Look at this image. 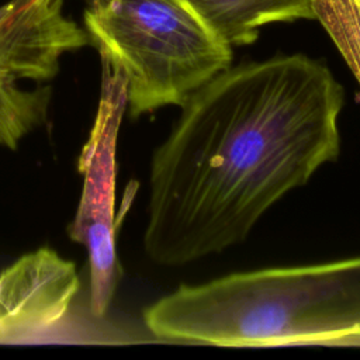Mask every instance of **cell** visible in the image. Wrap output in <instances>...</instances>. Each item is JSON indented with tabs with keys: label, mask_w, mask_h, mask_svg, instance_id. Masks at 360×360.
<instances>
[{
	"label": "cell",
	"mask_w": 360,
	"mask_h": 360,
	"mask_svg": "<svg viewBox=\"0 0 360 360\" xmlns=\"http://www.w3.org/2000/svg\"><path fill=\"white\" fill-rule=\"evenodd\" d=\"M124 73L101 59L100 98L77 170L83 174L79 207L69 225V238L87 250L90 271V309L97 318L108 311L122 270L115 249L117 141L127 110Z\"/></svg>",
	"instance_id": "cell-5"
},
{
	"label": "cell",
	"mask_w": 360,
	"mask_h": 360,
	"mask_svg": "<svg viewBox=\"0 0 360 360\" xmlns=\"http://www.w3.org/2000/svg\"><path fill=\"white\" fill-rule=\"evenodd\" d=\"M65 0H11L0 7V146L15 150L49 114L52 80L65 53L90 44L63 14Z\"/></svg>",
	"instance_id": "cell-4"
},
{
	"label": "cell",
	"mask_w": 360,
	"mask_h": 360,
	"mask_svg": "<svg viewBox=\"0 0 360 360\" xmlns=\"http://www.w3.org/2000/svg\"><path fill=\"white\" fill-rule=\"evenodd\" d=\"M143 322L162 339L224 347L360 345V257L180 285Z\"/></svg>",
	"instance_id": "cell-2"
},
{
	"label": "cell",
	"mask_w": 360,
	"mask_h": 360,
	"mask_svg": "<svg viewBox=\"0 0 360 360\" xmlns=\"http://www.w3.org/2000/svg\"><path fill=\"white\" fill-rule=\"evenodd\" d=\"M231 48L249 45L263 25L315 18L311 0H186Z\"/></svg>",
	"instance_id": "cell-7"
},
{
	"label": "cell",
	"mask_w": 360,
	"mask_h": 360,
	"mask_svg": "<svg viewBox=\"0 0 360 360\" xmlns=\"http://www.w3.org/2000/svg\"><path fill=\"white\" fill-rule=\"evenodd\" d=\"M73 262L39 248L0 273V343L44 336L66 318L79 292Z\"/></svg>",
	"instance_id": "cell-6"
},
{
	"label": "cell",
	"mask_w": 360,
	"mask_h": 360,
	"mask_svg": "<svg viewBox=\"0 0 360 360\" xmlns=\"http://www.w3.org/2000/svg\"><path fill=\"white\" fill-rule=\"evenodd\" d=\"M84 25L100 59L124 73L132 118L180 105L231 66L232 48L186 0H98Z\"/></svg>",
	"instance_id": "cell-3"
},
{
	"label": "cell",
	"mask_w": 360,
	"mask_h": 360,
	"mask_svg": "<svg viewBox=\"0 0 360 360\" xmlns=\"http://www.w3.org/2000/svg\"><path fill=\"white\" fill-rule=\"evenodd\" d=\"M345 90L302 53L226 68L181 104L150 162L143 248L181 266L246 239L288 191L338 158Z\"/></svg>",
	"instance_id": "cell-1"
},
{
	"label": "cell",
	"mask_w": 360,
	"mask_h": 360,
	"mask_svg": "<svg viewBox=\"0 0 360 360\" xmlns=\"http://www.w3.org/2000/svg\"><path fill=\"white\" fill-rule=\"evenodd\" d=\"M322 24L360 84V0H311Z\"/></svg>",
	"instance_id": "cell-8"
},
{
	"label": "cell",
	"mask_w": 360,
	"mask_h": 360,
	"mask_svg": "<svg viewBox=\"0 0 360 360\" xmlns=\"http://www.w3.org/2000/svg\"><path fill=\"white\" fill-rule=\"evenodd\" d=\"M94 1H97V0H94Z\"/></svg>",
	"instance_id": "cell-9"
}]
</instances>
